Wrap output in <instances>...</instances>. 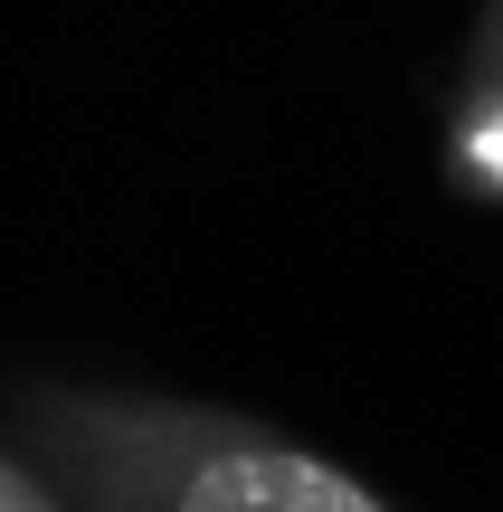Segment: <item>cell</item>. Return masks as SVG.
I'll use <instances>...</instances> for the list:
<instances>
[{"label":"cell","instance_id":"obj_1","mask_svg":"<svg viewBox=\"0 0 503 512\" xmlns=\"http://www.w3.org/2000/svg\"><path fill=\"white\" fill-rule=\"evenodd\" d=\"M57 446L76 456L105 512H390L342 465L276 446L228 418H152V408H57Z\"/></svg>","mask_w":503,"mask_h":512},{"label":"cell","instance_id":"obj_2","mask_svg":"<svg viewBox=\"0 0 503 512\" xmlns=\"http://www.w3.org/2000/svg\"><path fill=\"white\" fill-rule=\"evenodd\" d=\"M0 512H57V503L38 494V475H29V465H10V456H0Z\"/></svg>","mask_w":503,"mask_h":512}]
</instances>
